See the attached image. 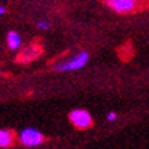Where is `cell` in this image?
I'll list each match as a JSON object with an SVG mask.
<instances>
[{
    "label": "cell",
    "instance_id": "7",
    "mask_svg": "<svg viewBox=\"0 0 149 149\" xmlns=\"http://www.w3.org/2000/svg\"><path fill=\"white\" fill-rule=\"evenodd\" d=\"M51 23L48 22V21H45V19H41V21H38L37 22V27L38 29H41V30H45V29H49Z\"/></svg>",
    "mask_w": 149,
    "mask_h": 149
},
{
    "label": "cell",
    "instance_id": "6",
    "mask_svg": "<svg viewBox=\"0 0 149 149\" xmlns=\"http://www.w3.org/2000/svg\"><path fill=\"white\" fill-rule=\"evenodd\" d=\"M13 140H14V134L11 130H7V129H1L0 130V146L1 148L11 146Z\"/></svg>",
    "mask_w": 149,
    "mask_h": 149
},
{
    "label": "cell",
    "instance_id": "4",
    "mask_svg": "<svg viewBox=\"0 0 149 149\" xmlns=\"http://www.w3.org/2000/svg\"><path fill=\"white\" fill-rule=\"evenodd\" d=\"M137 6V0H115L112 4L109 6L113 11L116 13H130L133 10L136 8Z\"/></svg>",
    "mask_w": 149,
    "mask_h": 149
},
{
    "label": "cell",
    "instance_id": "8",
    "mask_svg": "<svg viewBox=\"0 0 149 149\" xmlns=\"http://www.w3.org/2000/svg\"><path fill=\"white\" fill-rule=\"evenodd\" d=\"M116 119V113L115 112H108L107 113V120L108 122H112V120H115Z\"/></svg>",
    "mask_w": 149,
    "mask_h": 149
},
{
    "label": "cell",
    "instance_id": "3",
    "mask_svg": "<svg viewBox=\"0 0 149 149\" xmlns=\"http://www.w3.org/2000/svg\"><path fill=\"white\" fill-rule=\"evenodd\" d=\"M19 140H21L22 145L33 148V146H38V145L44 142V136L34 127H26V129H23L21 131Z\"/></svg>",
    "mask_w": 149,
    "mask_h": 149
},
{
    "label": "cell",
    "instance_id": "5",
    "mask_svg": "<svg viewBox=\"0 0 149 149\" xmlns=\"http://www.w3.org/2000/svg\"><path fill=\"white\" fill-rule=\"evenodd\" d=\"M21 36H19L17 32L14 30H10L7 33V47H8L11 51H17L21 47Z\"/></svg>",
    "mask_w": 149,
    "mask_h": 149
},
{
    "label": "cell",
    "instance_id": "2",
    "mask_svg": "<svg viewBox=\"0 0 149 149\" xmlns=\"http://www.w3.org/2000/svg\"><path fill=\"white\" fill-rule=\"evenodd\" d=\"M68 120L74 125V126L79 129V130H86L92 127L93 125V119H92V115L86 109H72L68 113Z\"/></svg>",
    "mask_w": 149,
    "mask_h": 149
},
{
    "label": "cell",
    "instance_id": "10",
    "mask_svg": "<svg viewBox=\"0 0 149 149\" xmlns=\"http://www.w3.org/2000/svg\"><path fill=\"white\" fill-rule=\"evenodd\" d=\"M113 1H115V0H105V3H107L108 6H111V4L113 3Z\"/></svg>",
    "mask_w": 149,
    "mask_h": 149
},
{
    "label": "cell",
    "instance_id": "9",
    "mask_svg": "<svg viewBox=\"0 0 149 149\" xmlns=\"http://www.w3.org/2000/svg\"><path fill=\"white\" fill-rule=\"evenodd\" d=\"M0 14L3 15V14H6V7L4 6H0Z\"/></svg>",
    "mask_w": 149,
    "mask_h": 149
},
{
    "label": "cell",
    "instance_id": "1",
    "mask_svg": "<svg viewBox=\"0 0 149 149\" xmlns=\"http://www.w3.org/2000/svg\"><path fill=\"white\" fill-rule=\"evenodd\" d=\"M89 62V54L85 52V51H81L79 54H77L74 58L68 59V60H64L62 63L55 64V71H75V70H79V68L85 67L86 63Z\"/></svg>",
    "mask_w": 149,
    "mask_h": 149
}]
</instances>
